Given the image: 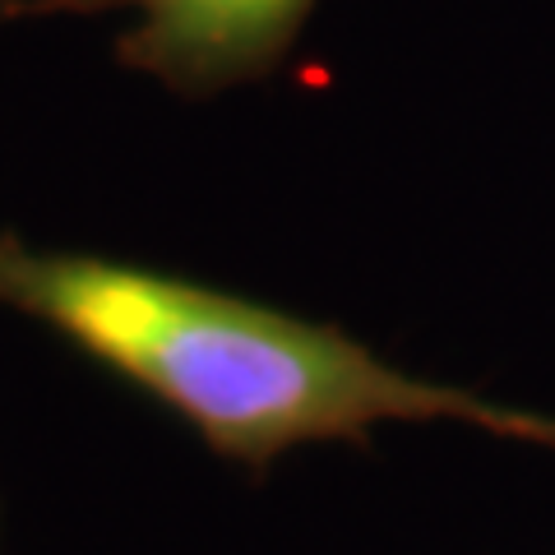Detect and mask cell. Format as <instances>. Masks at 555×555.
<instances>
[{
	"label": "cell",
	"mask_w": 555,
	"mask_h": 555,
	"mask_svg": "<svg viewBox=\"0 0 555 555\" xmlns=\"http://www.w3.org/2000/svg\"><path fill=\"white\" fill-rule=\"evenodd\" d=\"M126 10L120 65L181 98H214L269 79L297 47L315 0H0V24Z\"/></svg>",
	"instance_id": "cell-2"
},
{
	"label": "cell",
	"mask_w": 555,
	"mask_h": 555,
	"mask_svg": "<svg viewBox=\"0 0 555 555\" xmlns=\"http://www.w3.org/2000/svg\"><path fill=\"white\" fill-rule=\"evenodd\" d=\"M0 306L47 324L98 366L177 412L218 459L264 473L306 444L379 426L454 422L555 454V416L393 366L338 324L0 232Z\"/></svg>",
	"instance_id": "cell-1"
}]
</instances>
